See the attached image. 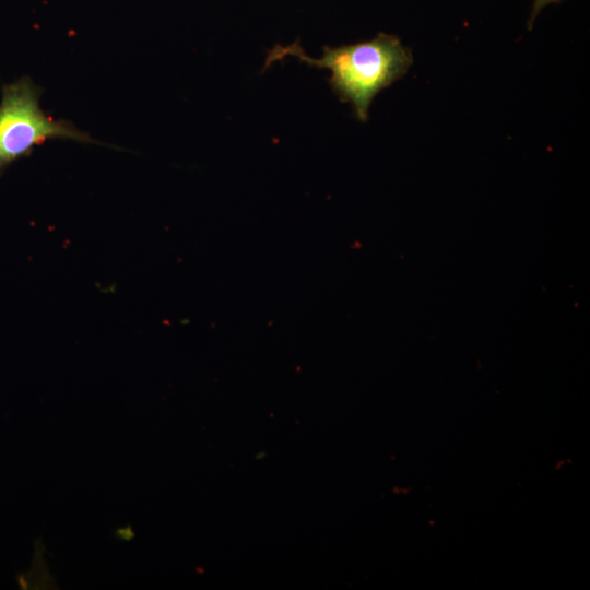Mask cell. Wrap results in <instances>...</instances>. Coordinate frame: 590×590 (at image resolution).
Returning <instances> with one entry per match:
<instances>
[{"label":"cell","mask_w":590,"mask_h":590,"mask_svg":"<svg viewBox=\"0 0 590 590\" xmlns=\"http://www.w3.org/2000/svg\"><path fill=\"white\" fill-rule=\"evenodd\" d=\"M40 90L28 76L3 85L0 104V174L12 162L30 155L50 139L96 143L64 119H54L39 106Z\"/></svg>","instance_id":"cell-2"},{"label":"cell","mask_w":590,"mask_h":590,"mask_svg":"<svg viewBox=\"0 0 590 590\" xmlns=\"http://www.w3.org/2000/svg\"><path fill=\"white\" fill-rule=\"evenodd\" d=\"M128 530H129V528H128V529L125 528L122 531L119 530V532H121V534L119 533L118 536H119V538H123L125 540H126V539L129 540L130 538L128 536V533H130V532H129Z\"/></svg>","instance_id":"cell-4"},{"label":"cell","mask_w":590,"mask_h":590,"mask_svg":"<svg viewBox=\"0 0 590 590\" xmlns=\"http://www.w3.org/2000/svg\"><path fill=\"white\" fill-rule=\"evenodd\" d=\"M559 0H534V3H533V9H532V13H531V17L529 20V28H531L532 24H533V21L535 19V16L539 14V12L546 5V4H550L552 2H557Z\"/></svg>","instance_id":"cell-3"},{"label":"cell","mask_w":590,"mask_h":590,"mask_svg":"<svg viewBox=\"0 0 590 590\" xmlns=\"http://www.w3.org/2000/svg\"><path fill=\"white\" fill-rule=\"evenodd\" d=\"M286 56L307 64L329 69L332 91L341 102L353 105L359 121H367L373 98L385 87L404 76L413 63L412 51L393 35L380 33L368 42L340 47H324L320 59L305 54L299 42L290 46L276 45L264 62V69Z\"/></svg>","instance_id":"cell-1"}]
</instances>
